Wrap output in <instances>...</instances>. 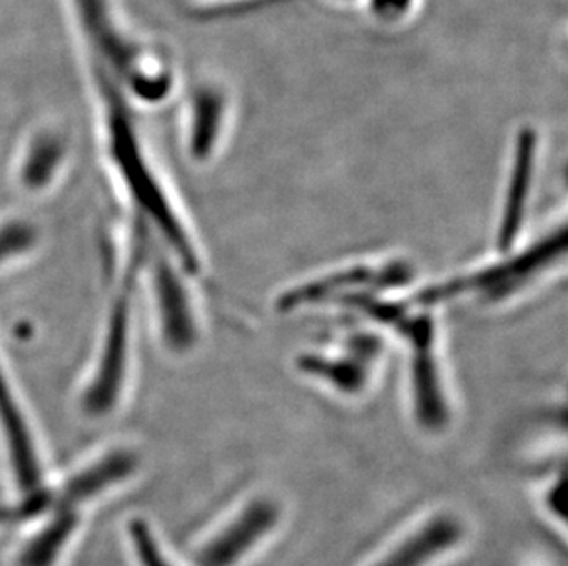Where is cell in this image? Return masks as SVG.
Returning <instances> with one entry per match:
<instances>
[{"instance_id":"obj_7","label":"cell","mask_w":568,"mask_h":566,"mask_svg":"<svg viewBox=\"0 0 568 566\" xmlns=\"http://www.w3.org/2000/svg\"><path fill=\"white\" fill-rule=\"evenodd\" d=\"M125 535L136 566H175L145 518H129Z\"/></svg>"},{"instance_id":"obj_3","label":"cell","mask_w":568,"mask_h":566,"mask_svg":"<svg viewBox=\"0 0 568 566\" xmlns=\"http://www.w3.org/2000/svg\"><path fill=\"white\" fill-rule=\"evenodd\" d=\"M462 535L464 528L458 518L436 515L374 566H425L458 545Z\"/></svg>"},{"instance_id":"obj_5","label":"cell","mask_w":568,"mask_h":566,"mask_svg":"<svg viewBox=\"0 0 568 566\" xmlns=\"http://www.w3.org/2000/svg\"><path fill=\"white\" fill-rule=\"evenodd\" d=\"M225 94L220 89H199L193 100V139L199 150H209V145L217 139L225 120Z\"/></svg>"},{"instance_id":"obj_1","label":"cell","mask_w":568,"mask_h":566,"mask_svg":"<svg viewBox=\"0 0 568 566\" xmlns=\"http://www.w3.org/2000/svg\"><path fill=\"white\" fill-rule=\"evenodd\" d=\"M278 504L254 498L226 528L199 548L195 566H234L278 524Z\"/></svg>"},{"instance_id":"obj_6","label":"cell","mask_w":568,"mask_h":566,"mask_svg":"<svg viewBox=\"0 0 568 566\" xmlns=\"http://www.w3.org/2000/svg\"><path fill=\"white\" fill-rule=\"evenodd\" d=\"M531 155H534V134L530 131H523L519 139V151H517L514 192L509 195L505 223H503L500 241L505 245H508L515 232L519 229L520 206L525 203L526 190H528V182H530Z\"/></svg>"},{"instance_id":"obj_4","label":"cell","mask_w":568,"mask_h":566,"mask_svg":"<svg viewBox=\"0 0 568 566\" xmlns=\"http://www.w3.org/2000/svg\"><path fill=\"white\" fill-rule=\"evenodd\" d=\"M134 458L129 454H113L100 464L89 465L67 481L54 503L70 508L83 509L97 498L111 492L119 482L133 473Z\"/></svg>"},{"instance_id":"obj_2","label":"cell","mask_w":568,"mask_h":566,"mask_svg":"<svg viewBox=\"0 0 568 566\" xmlns=\"http://www.w3.org/2000/svg\"><path fill=\"white\" fill-rule=\"evenodd\" d=\"M54 504L17 543L11 566H61L69 556L85 518L81 509Z\"/></svg>"},{"instance_id":"obj_8","label":"cell","mask_w":568,"mask_h":566,"mask_svg":"<svg viewBox=\"0 0 568 566\" xmlns=\"http://www.w3.org/2000/svg\"><path fill=\"white\" fill-rule=\"evenodd\" d=\"M374 21L383 27H402L418 11L419 0H361Z\"/></svg>"}]
</instances>
